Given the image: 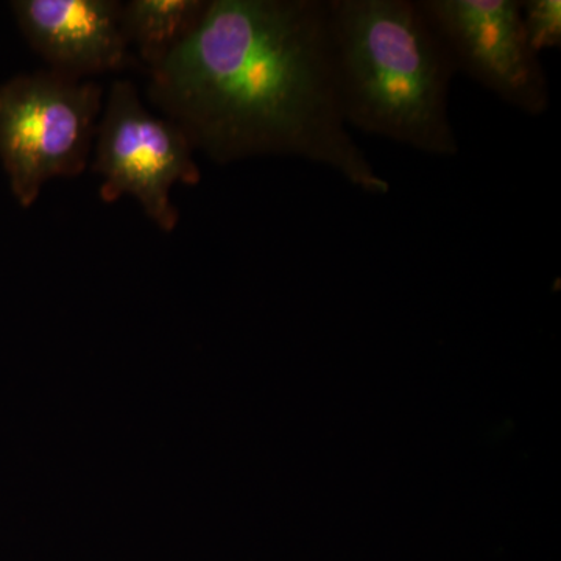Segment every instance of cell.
Masks as SVG:
<instances>
[{"mask_svg": "<svg viewBox=\"0 0 561 561\" xmlns=\"http://www.w3.org/2000/svg\"><path fill=\"white\" fill-rule=\"evenodd\" d=\"M147 99L216 164L301 158L365 194L391 190L343 119L324 0H209L149 70Z\"/></svg>", "mask_w": 561, "mask_h": 561, "instance_id": "obj_1", "label": "cell"}, {"mask_svg": "<svg viewBox=\"0 0 561 561\" xmlns=\"http://www.w3.org/2000/svg\"><path fill=\"white\" fill-rule=\"evenodd\" d=\"M348 127L432 157L459 154L449 119L451 58L419 3L324 0Z\"/></svg>", "mask_w": 561, "mask_h": 561, "instance_id": "obj_2", "label": "cell"}, {"mask_svg": "<svg viewBox=\"0 0 561 561\" xmlns=\"http://www.w3.org/2000/svg\"><path fill=\"white\" fill-rule=\"evenodd\" d=\"M102 99L95 81L51 69L0 87V161L22 208H31L50 180L88 168Z\"/></svg>", "mask_w": 561, "mask_h": 561, "instance_id": "obj_3", "label": "cell"}, {"mask_svg": "<svg viewBox=\"0 0 561 561\" xmlns=\"http://www.w3.org/2000/svg\"><path fill=\"white\" fill-rule=\"evenodd\" d=\"M91 172L102 176L105 203L130 195L161 231L172 232L180 213L171 198L175 184L195 186L202 172L187 136L165 117L153 116L130 80L111 84L95 131Z\"/></svg>", "mask_w": 561, "mask_h": 561, "instance_id": "obj_4", "label": "cell"}, {"mask_svg": "<svg viewBox=\"0 0 561 561\" xmlns=\"http://www.w3.org/2000/svg\"><path fill=\"white\" fill-rule=\"evenodd\" d=\"M454 69L529 116L549 108L548 73L531 50L522 0H420Z\"/></svg>", "mask_w": 561, "mask_h": 561, "instance_id": "obj_5", "label": "cell"}, {"mask_svg": "<svg viewBox=\"0 0 561 561\" xmlns=\"http://www.w3.org/2000/svg\"><path fill=\"white\" fill-rule=\"evenodd\" d=\"M22 33L51 70L84 80L130 61L117 0H18Z\"/></svg>", "mask_w": 561, "mask_h": 561, "instance_id": "obj_6", "label": "cell"}, {"mask_svg": "<svg viewBox=\"0 0 561 561\" xmlns=\"http://www.w3.org/2000/svg\"><path fill=\"white\" fill-rule=\"evenodd\" d=\"M209 0H130L122 3L128 47L151 70L179 49L201 24Z\"/></svg>", "mask_w": 561, "mask_h": 561, "instance_id": "obj_7", "label": "cell"}, {"mask_svg": "<svg viewBox=\"0 0 561 561\" xmlns=\"http://www.w3.org/2000/svg\"><path fill=\"white\" fill-rule=\"evenodd\" d=\"M522 20L527 41L535 54L560 49V0H522Z\"/></svg>", "mask_w": 561, "mask_h": 561, "instance_id": "obj_8", "label": "cell"}]
</instances>
